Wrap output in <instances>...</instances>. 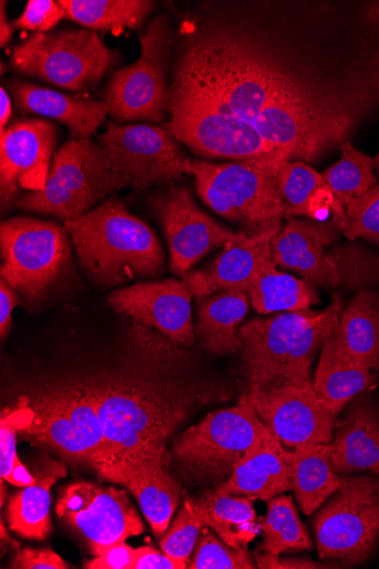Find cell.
Listing matches in <instances>:
<instances>
[{
    "mask_svg": "<svg viewBox=\"0 0 379 569\" xmlns=\"http://www.w3.org/2000/svg\"><path fill=\"white\" fill-rule=\"evenodd\" d=\"M191 299L183 281L170 279L119 289L108 297V302L116 313L153 328L177 343L192 346Z\"/></svg>",
    "mask_w": 379,
    "mask_h": 569,
    "instance_id": "ac0fdd59",
    "label": "cell"
},
{
    "mask_svg": "<svg viewBox=\"0 0 379 569\" xmlns=\"http://www.w3.org/2000/svg\"><path fill=\"white\" fill-rule=\"evenodd\" d=\"M63 19L64 12L59 2L30 0L23 14L13 22V27L34 33H44L52 31Z\"/></svg>",
    "mask_w": 379,
    "mask_h": 569,
    "instance_id": "ab89813d",
    "label": "cell"
},
{
    "mask_svg": "<svg viewBox=\"0 0 379 569\" xmlns=\"http://www.w3.org/2000/svg\"><path fill=\"white\" fill-rule=\"evenodd\" d=\"M330 247L322 261L339 289L359 292L379 287V252L355 241Z\"/></svg>",
    "mask_w": 379,
    "mask_h": 569,
    "instance_id": "d6a6232c",
    "label": "cell"
},
{
    "mask_svg": "<svg viewBox=\"0 0 379 569\" xmlns=\"http://www.w3.org/2000/svg\"><path fill=\"white\" fill-rule=\"evenodd\" d=\"M257 563L252 561L247 549H237L227 545L221 538L205 528L200 535L193 559L189 569H253Z\"/></svg>",
    "mask_w": 379,
    "mask_h": 569,
    "instance_id": "74e56055",
    "label": "cell"
},
{
    "mask_svg": "<svg viewBox=\"0 0 379 569\" xmlns=\"http://www.w3.org/2000/svg\"><path fill=\"white\" fill-rule=\"evenodd\" d=\"M275 262L263 268L247 292L258 313H291L308 310L319 301L313 286L278 271Z\"/></svg>",
    "mask_w": 379,
    "mask_h": 569,
    "instance_id": "1f68e13d",
    "label": "cell"
},
{
    "mask_svg": "<svg viewBox=\"0 0 379 569\" xmlns=\"http://www.w3.org/2000/svg\"><path fill=\"white\" fill-rule=\"evenodd\" d=\"M6 497H7V493H6V486H4V480L2 482V506H4L6 503Z\"/></svg>",
    "mask_w": 379,
    "mask_h": 569,
    "instance_id": "816d5d0a",
    "label": "cell"
},
{
    "mask_svg": "<svg viewBox=\"0 0 379 569\" xmlns=\"http://www.w3.org/2000/svg\"><path fill=\"white\" fill-rule=\"evenodd\" d=\"M7 2H0V46L6 47L12 40L14 27L9 22L6 12Z\"/></svg>",
    "mask_w": 379,
    "mask_h": 569,
    "instance_id": "bcb514c9",
    "label": "cell"
},
{
    "mask_svg": "<svg viewBox=\"0 0 379 569\" xmlns=\"http://www.w3.org/2000/svg\"><path fill=\"white\" fill-rule=\"evenodd\" d=\"M319 313L308 309L277 315L265 320H252L238 331L242 341V370L248 393L289 382L299 341Z\"/></svg>",
    "mask_w": 379,
    "mask_h": 569,
    "instance_id": "2e32d148",
    "label": "cell"
},
{
    "mask_svg": "<svg viewBox=\"0 0 379 569\" xmlns=\"http://www.w3.org/2000/svg\"><path fill=\"white\" fill-rule=\"evenodd\" d=\"M59 129L47 120H16L0 131V194L3 211L17 203L21 190L43 189Z\"/></svg>",
    "mask_w": 379,
    "mask_h": 569,
    "instance_id": "e0dca14e",
    "label": "cell"
},
{
    "mask_svg": "<svg viewBox=\"0 0 379 569\" xmlns=\"http://www.w3.org/2000/svg\"><path fill=\"white\" fill-rule=\"evenodd\" d=\"M261 531L263 543L260 550L266 555L280 556L312 547L291 496H279L269 500Z\"/></svg>",
    "mask_w": 379,
    "mask_h": 569,
    "instance_id": "836d02e7",
    "label": "cell"
},
{
    "mask_svg": "<svg viewBox=\"0 0 379 569\" xmlns=\"http://www.w3.org/2000/svg\"><path fill=\"white\" fill-rule=\"evenodd\" d=\"M8 86L19 110L67 126L74 139L90 138L108 116L104 102L89 97L64 94L18 79Z\"/></svg>",
    "mask_w": 379,
    "mask_h": 569,
    "instance_id": "7402d4cb",
    "label": "cell"
},
{
    "mask_svg": "<svg viewBox=\"0 0 379 569\" xmlns=\"http://www.w3.org/2000/svg\"><path fill=\"white\" fill-rule=\"evenodd\" d=\"M292 489L290 450L276 439L242 461L215 492L269 501Z\"/></svg>",
    "mask_w": 379,
    "mask_h": 569,
    "instance_id": "603a6c76",
    "label": "cell"
},
{
    "mask_svg": "<svg viewBox=\"0 0 379 569\" xmlns=\"http://www.w3.org/2000/svg\"><path fill=\"white\" fill-rule=\"evenodd\" d=\"M373 161V168L377 172V176L379 177V152L376 154V157L372 159Z\"/></svg>",
    "mask_w": 379,
    "mask_h": 569,
    "instance_id": "f907efd6",
    "label": "cell"
},
{
    "mask_svg": "<svg viewBox=\"0 0 379 569\" xmlns=\"http://www.w3.org/2000/svg\"><path fill=\"white\" fill-rule=\"evenodd\" d=\"M96 558L86 565L89 569H131L136 549L126 542L97 546L90 549Z\"/></svg>",
    "mask_w": 379,
    "mask_h": 569,
    "instance_id": "60d3db41",
    "label": "cell"
},
{
    "mask_svg": "<svg viewBox=\"0 0 379 569\" xmlns=\"http://www.w3.org/2000/svg\"><path fill=\"white\" fill-rule=\"evenodd\" d=\"M292 487L302 511L312 513L335 496L343 477L335 471L329 445H307L290 450Z\"/></svg>",
    "mask_w": 379,
    "mask_h": 569,
    "instance_id": "f546056e",
    "label": "cell"
},
{
    "mask_svg": "<svg viewBox=\"0 0 379 569\" xmlns=\"http://www.w3.org/2000/svg\"><path fill=\"white\" fill-rule=\"evenodd\" d=\"M340 149L341 160L325 171L322 178L337 198L345 203L347 199L362 197L379 183L373 161L368 154L355 148L349 141Z\"/></svg>",
    "mask_w": 379,
    "mask_h": 569,
    "instance_id": "e575fe53",
    "label": "cell"
},
{
    "mask_svg": "<svg viewBox=\"0 0 379 569\" xmlns=\"http://www.w3.org/2000/svg\"><path fill=\"white\" fill-rule=\"evenodd\" d=\"M66 476L63 463L48 461L38 471L36 482L14 495L8 507V521L12 531L33 540H44L50 535V489Z\"/></svg>",
    "mask_w": 379,
    "mask_h": 569,
    "instance_id": "f1b7e54d",
    "label": "cell"
},
{
    "mask_svg": "<svg viewBox=\"0 0 379 569\" xmlns=\"http://www.w3.org/2000/svg\"><path fill=\"white\" fill-rule=\"evenodd\" d=\"M30 423L28 408L19 401L14 409L3 412L2 428H0V476L2 480L26 488L36 482L17 452V435L22 432Z\"/></svg>",
    "mask_w": 379,
    "mask_h": 569,
    "instance_id": "d590c367",
    "label": "cell"
},
{
    "mask_svg": "<svg viewBox=\"0 0 379 569\" xmlns=\"http://www.w3.org/2000/svg\"><path fill=\"white\" fill-rule=\"evenodd\" d=\"M176 33L167 13L156 16L140 34V57L112 76L103 102L118 122H166L169 118V73Z\"/></svg>",
    "mask_w": 379,
    "mask_h": 569,
    "instance_id": "52a82bcc",
    "label": "cell"
},
{
    "mask_svg": "<svg viewBox=\"0 0 379 569\" xmlns=\"http://www.w3.org/2000/svg\"><path fill=\"white\" fill-rule=\"evenodd\" d=\"M192 505L205 526L233 548L247 549L261 531L262 519L248 497L213 491L192 500Z\"/></svg>",
    "mask_w": 379,
    "mask_h": 569,
    "instance_id": "4316f807",
    "label": "cell"
},
{
    "mask_svg": "<svg viewBox=\"0 0 379 569\" xmlns=\"http://www.w3.org/2000/svg\"><path fill=\"white\" fill-rule=\"evenodd\" d=\"M325 6L201 2L182 14L166 130L203 159L315 162L341 147L379 96L371 56L330 46Z\"/></svg>",
    "mask_w": 379,
    "mask_h": 569,
    "instance_id": "6da1fadb",
    "label": "cell"
},
{
    "mask_svg": "<svg viewBox=\"0 0 379 569\" xmlns=\"http://www.w3.org/2000/svg\"><path fill=\"white\" fill-rule=\"evenodd\" d=\"M18 303V292L2 278L0 280V333L3 339L10 331L13 309Z\"/></svg>",
    "mask_w": 379,
    "mask_h": 569,
    "instance_id": "f6af8a7d",
    "label": "cell"
},
{
    "mask_svg": "<svg viewBox=\"0 0 379 569\" xmlns=\"http://www.w3.org/2000/svg\"><path fill=\"white\" fill-rule=\"evenodd\" d=\"M321 559L359 566L379 550V477H343L313 520Z\"/></svg>",
    "mask_w": 379,
    "mask_h": 569,
    "instance_id": "8fae6325",
    "label": "cell"
},
{
    "mask_svg": "<svg viewBox=\"0 0 379 569\" xmlns=\"http://www.w3.org/2000/svg\"><path fill=\"white\" fill-rule=\"evenodd\" d=\"M150 203L167 236L171 269L180 277L213 249L226 248L247 236L233 232L201 211L187 187L172 184L158 190Z\"/></svg>",
    "mask_w": 379,
    "mask_h": 569,
    "instance_id": "4fadbf2b",
    "label": "cell"
},
{
    "mask_svg": "<svg viewBox=\"0 0 379 569\" xmlns=\"http://www.w3.org/2000/svg\"><path fill=\"white\" fill-rule=\"evenodd\" d=\"M257 567L265 569H322L341 568L339 565L320 563L307 558H289L266 553H256Z\"/></svg>",
    "mask_w": 379,
    "mask_h": 569,
    "instance_id": "ee69618b",
    "label": "cell"
},
{
    "mask_svg": "<svg viewBox=\"0 0 379 569\" xmlns=\"http://www.w3.org/2000/svg\"><path fill=\"white\" fill-rule=\"evenodd\" d=\"M188 563L159 552L151 547L136 549V557L131 569H184Z\"/></svg>",
    "mask_w": 379,
    "mask_h": 569,
    "instance_id": "7bdbcfd3",
    "label": "cell"
},
{
    "mask_svg": "<svg viewBox=\"0 0 379 569\" xmlns=\"http://www.w3.org/2000/svg\"><path fill=\"white\" fill-rule=\"evenodd\" d=\"M10 568L17 569H68L69 563L51 549L20 550L12 560Z\"/></svg>",
    "mask_w": 379,
    "mask_h": 569,
    "instance_id": "b9f144b4",
    "label": "cell"
},
{
    "mask_svg": "<svg viewBox=\"0 0 379 569\" xmlns=\"http://www.w3.org/2000/svg\"><path fill=\"white\" fill-rule=\"evenodd\" d=\"M205 528L192 500L186 499L168 535L160 540L161 551L189 565V558Z\"/></svg>",
    "mask_w": 379,
    "mask_h": 569,
    "instance_id": "f35d334b",
    "label": "cell"
},
{
    "mask_svg": "<svg viewBox=\"0 0 379 569\" xmlns=\"http://www.w3.org/2000/svg\"><path fill=\"white\" fill-rule=\"evenodd\" d=\"M166 459L121 460L96 470L102 479L124 486L132 492L158 538L169 531L181 497V487L170 473Z\"/></svg>",
    "mask_w": 379,
    "mask_h": 569,
    "instance_id": "d6986e66",
    "label": "cell"
},
{
    "mask_svg": "<svg viewBox=\"0 0 379 569\" xmlns=\"http://www.w3.org/2000/svg\"><path fill=\"white\" fill-rule=\"evenodd\" d=\"M340 342L358 365L379 372V290H361L345 306Z\"/></svg>",
    "mask_w": 379,
    "mask_h": 569,
    "instance_id": "83f0119b",
    "label": "cell"
},
{
    "mask_svg": "<svg viewBox=\"0 0 379 569\" xmlns=\"http://www.w3.org/2000/svg\"><path fill=\"white\" fill-rule=\"evenodd\" d=\"M20 401L30 417L29 426L21 433L94 470L107 460V442L98 412L77 378L39 387Z\"/></svg>",
    "mask_w": 379,
    "mask_h": 569,
    "instance_id": "8992f818",
    "label": "cell"
},
{
    "mask_svg": "<svg viewBox=\"0 0 379 569\" xmlns=\"http://www.w3.org/2000/svg\"><path fill=\"white\" fill-rule=\"evenodd\" d=\"M370 78L376 92L379 96V48L373 51L369 64Z\"/></svg>",
    "mask_w": 379,
    "mask_h": 569,
    "instance_id": "c3c4849f",
    "label": "cell"
},
{
    "mask_svg": "<svg viewBox=\"0 0 379 569\" xmlns=\"http://www.w3.org/2000/svg\"><path fill=\"white\" fill-rule=\"evenodd\" d=\"M179 345L169 339L153 350L151 359L129 358L77 378L106 438L102 465L167 457L173 432L211 396L209 383L184 367L189 356Z\"/></svg>",
    "mask_w": 379,
    "mask_h": 569,
    "instance_id": "7a4b0ae2",
    "label": "cell"
},
{
    "mask_svg": "<svg viewBox=\"0 0 379 569\" xmlns=\"http://www.w3.org/2000/svg\"><path fill=\"white\" fill-rule=\"evenodd\" d=\"M339 326V323H338ZM338 326L325 341L312 382L321 401L339 417L347 405L376 383V376L349 357L343 349Z\"/></svg>",
    "mask_w": 379,
    "mask_h": 569,
    "instance_id": "cb8c5ba5",
    "label": "cell"
},
{
    "mask_svg": "<svg viewBox=\"0 0 379 569\" xmlns=\"http://www.w3.org/2000/svg\"><path fill=\"white\" fill-rule=\"evenodd\" d=\"M71 237L58 223L31 217L2 222V278L28 303H38L70 271Z\"/></svg>",
    "mask_w": 379,
    "mask_h": 569,
    "instance_id": "30bf717a",
    "label": "cell"
},
{
    "mask_svg": "<svg viewBox=\"0 0 379 569\" xmlns=\"http://www.w3.org/2000/svg\"><path fill=\"white\" fill-rule=\"evenodd\" d=\"M277 438L242 399L209 413L176 441L173 455L182 477L198 486L225 483L239 465Z\"/></svg>",
    "mask_w": 379,
    "mask_h": 569,
    "instance_id": "5b68a950",
    "label": "cell"
},
{
    "mask_svg": "<svg viewBox=\"0 0 379 569\" xmlns=\"http://www.w3.org/2000/svg\"><path fill=\"white\" fill-rule=\"evenodd\" d=\"M288 450L329 445L338 417L316 393L312 382L283 385L241 398Z\"/></svg>",
    "mask_w": 379,
    "mask_h": 569,
    "instance_id": "5bb4252c",
    "label": "cell"
},
{
    "mask_svg": "<svg viewBox=\"0 0 379 569\" xmlns=\"http://www.w3.org/2000/svg\"><path fill=\"white\" fill-rule=\"evenodd\" d=\"M279 179L288 207V219L307 217L322 221L332 213L337 227L346 218V206L319 174L303 162L281 161Z\"/></svg>",
    "mask_w": 379,
    "mask_h": 569,
    "instance_id": "d4e9b609",
    "label": "cell"
},
{
    "mask_svg": "<svg viewBox=\"0 0 379 569\" xmlns=\"http://www.w3.org/2000/svg\"><path fill=\"white\" fill-rule=\"evenodd\" d=\"M200 300L197 336L202 347L218 355L242 350L238 327L249 310L248 292L227 290Z\"/></svg>",
    "mask_w": 379,
    "mask_h": 569,
    "instance_id": "484cf974",
    "label": "cell"
},
{
    "mask_svg": "<svg viewBox=\"0 0 379 569\" xmlns=\"http://www.w3.org/2000/svg\"><path fill=\"white\" fill-rule=\"evenodd\" d=\"M366 20L371 24H379V2L371 3L365 11Z\"/></svg>",
    "mask_w": 379,
    "mask_h": 569,
    "instance_id": "681fc988",
    "label": "cell"
},
{
    "mask_svg": "<svg viewBox=\"0 0 379 569\" xmlns=\"http://www.w3.org/2000/svg\"><path fill=\"white\" fill-rule=\"evenodd\" d=\"M0 102H2V114H0V131L6 130L8 123L10 122L11 116H12V102L11 98L9 96V92L4 88L0 90Z\"/></svg>",
    "mask_w": 379,
    "mask_h": 569,
    "instance_id": "7dc6e473",
    "label": "cell"
},
{
    "mask_svg": "<svg viewBox=\"0 0 379 569\" xmlns=\"http://www.w3.org/2000/svg\"><path fill=\"white\" fill-rule=\"evenodd\" d=\"M119 190L110 157L91 138L67 141L53 157L43 189L18 199L26 212L77 220L107 194Z\"/></svg>",
    "mask_w": 379,
    "mask_h": 569,
    "instance_id": "ba28073f",
    "label": "cell"
},
{
    "mask_svg": "<svg viewBox=\"0 0 379 569\" xmlns=\"http://www.w3.org/2000/svg\"><path fill=\"white\" fill-rule=\"evenodd\" d=\"M281 161L255 160L215 164L187 161L200 198L209 209L241 228L249 237L278 233L288 207L282 194Z\"/></svg>",
    "mask_w": 379,
    "mask_h": 569,
    "instance_id": "277c9868",
    "label": "cell"
},
{
    "mask_svg": "<svg viewBox=\"0 0 379 569\" xmlns=\"http://www.w3.org/2000/svg\"><path fill=\"white\" fill-rule=\"evenodd\" d=\"M64 19L93 32L138 30L154 9L150 0H60Z\"/></svg>",
    "mask_w": 379,
    "mask_h": 569,
    "instance_id": "4dcf8cb0",
    "label": "cell"
},
{
    "mask_svg": "<svg viewBox=\"0 0 379 569\" xmlns=\"http://www.w3.org/2000/svg\"><path fill=\"white\" fill-rule=\"evenodd\" d=\"M99 143L110 157L119 190L172 186L187 173L188 159L164 127L108 122Z\"/></svg>",
    "mask_w": 379,
    "mask_h": 569,
    "instance_id": "7c38bea8",
    "label": "cell"
},
{
    "mask_svg": "<svg viewBox=\"0 0 379 569\" xmlns=\"http://www.w3.org/2000/svg\"><path fill=\"white\" fill-rule=\"evenodd\" d=\"M346 218L338 226L349 241L365 239L379 246V184L360 198L347 199Z\"/></svg>",
    "mask_w": 379,
    "mask_h": 569,
    "instance_id": "8d00e7d4",
    "label": "cell"
},
{
    "mask_svg": "<svg viewBox=\"0 0 379 569\" xmlns=\"http://www.w3.org/2000/svg\"><path fill=\"white\" fill-rule=\"evenodd\" d=\"M82 269L103 289L166 271V254L153 230L117 199L67 222Z\"/></svg>",
    "mask_w": 379,
    "mask_h": 569,
    "instance_id": "3957f363",
    "label": "cell"
},
{
    "mask_svg": "<svg viewBox=\"0 0 379 569\" xmlns=\"http://www.w3.org/2000/svg\"><path fill=\"white\" fill-rule=\"evenodd\" d=\"M276 234H247L228 244L208 267L187 273L183 282L192 297L202 299L227 290L247 291L259 272L275 262L270 242Z\"/></svg>",
    "mask_w": 379,
    "mask_h": 569,
    "instance_id": "44dd1931",
    "label": "cell"
},
{
    "mask_svg": "<svg viewBox=\"0 0 379 569\" xmlns=\"http://www.w3.org/2000/svg\"><path fill=\"white\" fill-rule=\"evenodd\" d=\"M329 452L332 468L343 477L362 471L379 477V402L373 396L366 391L347 405Z\"/></svg>",
    "mask_w": 379,
    "mask_h": 569,
    "instance_id": "ffe728a7",
    "label": "cell"
},
{
    "mask_svg": "<svg viewBox=\"0 0 379 569\" xmlns=\"http://www.w3.org/2000/svg\"><path fill=\"white\" fill-rule=\"evenodd\" d=\"M57 512L90 549L126 542L144 532L128 493L116 488L83 481L71 483L61 491Z\"/></svg>",
    "mask_w": 379,
    "mask_h": 569,
    "instance_id": "9a60e30c",
    "label": "cell"
},
{
    "mask_svg": "<svg viewBox=\"0 0 379 569\" xmlns=\"http://www.w3.org/2000/svg\"><path fill=\"white\" fill-rule=\"evenodd\" d=\"M118 51L88 29L34 33L13 51L12 67L21 74L72 91L96 86L119 63Z\"/></svg>",
    "mask_w": 379,
    "mask_h": 569,
    "instance_id": "9c48e42d",
    "label": "cell"
}]
</instances>
